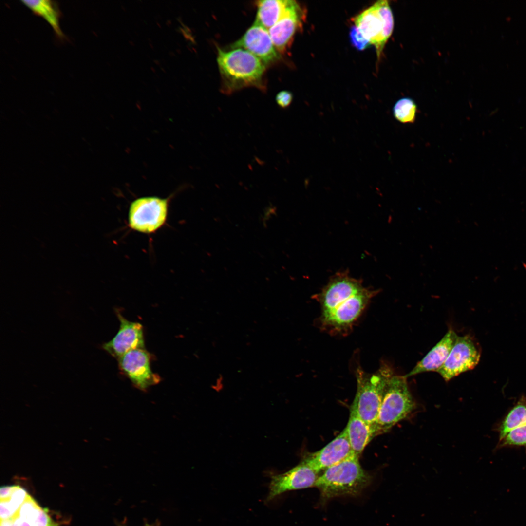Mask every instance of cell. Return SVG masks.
I'll return each instance as SVG.
<instances>
[{
  "instance_id": "603a6c76",
  "label": "cell",
  "mask_w": 526,
  "mask_h": 526,
  "mask_svg": "<svg viewBox=\"0 0 526 526\" xmlns=\"http://www.w3.org/2000/svg\"><path fill=\"white\" fill-rule=\"evenodd\" d=\"M417 105L410 97H403L394 104L393 112L394 118L402 123H412L416 119Z\"/></svg>"
},
{
  "instance_id": "30bf717a",
  "label": "cell",
  "mask_w": 526,
  "mask_h": 526,
  "mask_svg": "<svg viewBox=\"0 0 526 526\" xmlns=\"http://www.w3.org/2000/svg\"><path fill=\"white\" fill-rule=\"evenodd\" d=\"M150 355L144 349L131 350L118 359L120 370L137 388L145 390L158 383L159 376L150 367Z\"/></svg>"
},
{
  "instance_id": "d6986e66",
  "label": "cell",
  "mask_w": 526,
  "mask_h": 526,
  "mask_svg": "<svg viewBox=\"0 0 526 526\" xmlns=\"http://www.w3.org/2000/svg\"><path fill=\"white\" fill-rule=\"evenodd\" d=\"M21 1L35 15L43 18L52 28L56 35L63 38L64 35L59 25L60 12L55 2L48 0Z\"/></svg>"
},
{
  "instance_id": "9a60e30c",
  "label": "cell",
  "mask_w": 526,
  "mask_h": 526,
  "mask_svg": "<svg viewBox=\"0 0 526 526\" xmlns=\"http://www.w3.org/2000/svg\"><path fill=\"white\" fill-rule=\"evenodd\" d=\"M301 11L294 0L291 2L280 19L268 30L276 49L283 52L301 23Z\"/></svg>"
},
{
  "instance_id": "7402d4cb",
  "label": "cell",
  "mask_w": 526,
  "mask_h": 526,
  "mask_svg": "<svg viewBox=\"0 0 526 526\" xmlns=\"http://www.w3.org/2000/svg\"><path fill=\"white\" fill-rule=\"evenodd\" d=\"M526 423V397H522L504 418L499 428V440L512 429Z\"/></svg>"
},
{
  "instance_id": "cb8c5ba5",
  "label": "cell",
  "mask_w": 526,
  "mask_h": 526,
  "mask_svg": "<svg viewBox=\"0 0 526 526\" xmlns=\"http://www.w3.org/2000/svg\"><path fill=\"white\" fill-rule=\"evenodd\" d=\"M500 441L502 447L526 446V423L509 431Z\"/></svg>"
},
{
  "instance_id": "ac0fdd59",
  "label": "cell",
  "mask_w": 526,
  "mask_h": 526,
  "mask_svg": "<svg viewBox=\"0 0 526 526\" xmlns=\"http://www.w3.org/2000/svg\"><path fill=\"white\" fill-rule=\"evenodd\" d=\"M290 2V0L258 1L255 22L268 30L282 17Z\"/></svg>"
},
{
  "instance_id": "5b68a950",
  "label": "cell",
  "mask_w": 526,
  "mask_h": 526,
  "mask_svg": "<svg viewBox=\"0 0 526 526\" xmlns=\"http://www.w3.org/2000/svg\"><path fill=\"white\" fill-rule=\"evenodd\" d=\"M355 26L375 46L378 58L394 26L392 11L386 0L376 1L354 18Z\"/></svg>"
},
{
  "instance_id": "52a82bcc",
  "label": "cell",
  "mask_w": 526,
  "mask_h": 526,
  "mask_svg": "<svg viewBox=\"0 0 526 526\" xmlns=\"http://www.w3.org/2000/svg\"><path fill=\"white\" fill-rule=\"evenodd\" d=\"M377 293V291L364 288L332 310L322 314L323 325L332 331L338 332L350 327Z\"/></svg>"
},
{
  "instance_id": "44dd1931",
  "label": "cell",
  "mask_w": 526,
  "mask_h": 526,
  "mask_svg": "<svg viewBox=\"0 0 526 526\" xmlns=\"http://www.w3.org/2000/svg\"><path fill=\"white\" fill-rule=\"evenodd\" d=\"M29 495L21 487L11 486L9 493L4 497L0 498V520L9 519L15 516Z\"/></svg>"
},
{
  "instance_id": "8fae6325",
  "label": "cell",
  "mask_w": 526,
  "mask_h": 526,
  "mask_svg": "<svg viewBox=\"0 0 526 526\" xmlns=\"http://www.w3.org/2000/svg\"><path fill=\"white\" fill-rule=\"evenodd\" d=\"M319 473L303 460L288 471L272 475L266 500L269 501L287 491L315 487Z\"/></svg>"
},
{
  "instance_id": "9c48e42d",
  "label": "cell",
  "mask_w": 526,
  "mask_h": 526,
  "mask_svg": "<svg viewBox=\"0 0 526 526\" xmlns=\"http://www.w3.org/2000/svg\"><path fill=\"white\" fill-rule=\"evenodd\" d=\"M364 288L362 281L350 276L347 271L339 272L330 278L327 284L315 297L321 305L322 314H324Z\"/></svg>"
},
{
  "instance_id": "2e32d148",
  "label": "cell",
  "mask_w": 526,
  "mask_h": 526,
  "mask_svg": "<svg viewBox=\"0 0 526 526\" xmlns=\"http://www.w3.org/2000/svg\"><path fill=\"white\" fill-rule=\"evenodd\" d=\"M450 329L443 338L419 361L407 374L406 378L421 373L437 371L444 363L457 337Z\"/></svg>"
},
{
  "instance_id": "6da1fadb",
  "label": "cell",
  "mask_w": 526,
  "mask_h": 526,
  "mask_svg": "<svg viewBox=\"0 0 526 526\" xmlns=\"http://www.w3.org/2000/svg\"><path fill=\"white\" fill-rule=\"evenodd\" d=\"M355 454L326 469L319 475L315 487L319 489L321 500L334 497L356 496L371 483V477L361 466Z\"/></svg>"
},
{
  "instance_id": "7a4b0ae2",
  "label": "cell",
  "mask_w": 526,
  "mask_h": 526,
  "mask_svg": "<svg viewBox=\"0 0 526 526\" xmlns=\"http://www.w3.org/2000/svg\"><path fill=\"white\" fill-rule=\"evenodd\" d=\"M217 63L226 86L235 89L257 85L261 82L264 64L257 57L242 48L218 51Z\"/></svg>"
},
{
  "instance_id": "5bb4252c",
  "label": "cell",
  "mask_w": 526,
  "mask_h": 526,
  "mask_svg": "<svg viewBox=\"0 0 526 526\" xmlns=\"http://www.w3.org/2000/svg\"><path fill=\"white\" fill-rule=\"evenodd\" d=\"M354 454L345 428L323 448L311 453L303 461L319 473Z\"/></svg>"
},
{
  "instance_id": "e0dca14e",
  "label": "cell",
  "mask_w": 526,
  "mask_h": 526,
  "mask_svg": "<svg viewBox=\"0 0 526 526\" xmlns=\"http://www.w3.org/2000/svg\"><path fill=\"white\" fill-rule=\"evenodd\" d=\"M345 429L352 450L359 457L372 439L377 435L376 428L365 422L359 415L354 402L350 408L349 418Z\"/></svg>"
},
{
  "instance_id": "4fadbf2b",
  "label": "cell",
  "mask_w": 526,
  "mask_h": 526,
  "mask_svg": "<svg viewBox=\"0 0 526 526\" xmlns=\"http://www.w3.org/2000/svg\"><path fill=\"white\" fill-rule=\"evenodd\" d=\"M231 48L245 50L264 64L272 63L279 58L268 30L255 22L232 45Z\"/></svg>"
},
{
  "instance_id": "277c9868",
  "label": "cell",
  "mask_w": 526,
  "mask_h": 526,
  "mask_svg": "<svg viewBox=\"0 0 526 526\" xmlns=\"http://www.w3.org/2000/svg\"><path fill=\"white\" fill-rule=\"evenodd\" d=\"M357 391L353 402L360 417L368 424H376L385 388L394 375L392 368L387 364L382 365L373 374L357 368L356 373Z\"/></svg>"
},
{
  "instance_id": "3957f363",
  "label": "cell",
  "mask_w": 526,
  "mask_h": 526,
  "mask_svg": "<svg viewBox=\"0 0 526 526\" xmlns=\"http://www.w3.org/2000/svg\"><path fill=\"white\" fill-rule=\"evenodd\" d=\"M415 408L407 378L404 376H392L386 385L376 424L377 435L388 431Z\"/></svg>"
},
{
  "instance_id": "8992f818",
  "label": "cell",
  "mask_w": 526,
  "mask_h": 526,
  "mask_svg": "<svg viewBox=\"0 0 526 526\" xmlns=\"http://www.w3.org/2000/svg\"><path fill=\"white\" fill-rule=\"evenodd\" d=\"M169 200L168 198L156 196L143 197L134 200L129 207V226L143 233L155 232L166 221Z\"/></svg>"
},
{
  "instance_id": "484cf974",
  "label": "cell",
  "mask_w": 526,
  "mask_h": 526,
  "mask_svg": "<svg viewBox=\"0 0 526 526\" xmlns=\"http://www.w3.org/2000/svg\"><path fill=\"white\" fill-rule=\"evenodd\" d=\"M293 95L287 91H282L277 94L276 100L277 104L282 108H287L291 103Z\"/></svg>"
},
{
  "instance_id": "ba28073f",
  "label": "cell",
  "mask_w": 526,
  "mask_h": 526,
  "mask_svg": "<svg viewBox=\"0 0 526 526\" xmlns=\"http://www.w3.org/2000/svg\"><path fill=\"white\" fill-rule=\"evenodd\" d=\"M480 352L469 335L457 336L443 365L436 371L446 381L473 369L478 363Z\"/></svg>"
},
{
  "instance_id": "ffe728a7",
  "label": "cell",
  "mask_w": 526,
  "mask_h": 526,
  "mask_svg": "<svg viewBox=\"0 0 526 526\" xmlns=\"http://www.w3.org/2000/svg\"><path fill=\"white\" fill-rule=\"evenodd\" d=\"M15 516L31 526H57L47 511L29 495Z\"/></svg>"
},
{
  "instance_id": "7c38bea8",
  "label": "cell",
  "mask_w": 526,
  "mask_h": 526,
  "mask_svg": "<svg viewBox=\"0 0 526 526\" xmlns=\"http://www.w3.org/2000/svg\"><path fill=\"white\" fill-rule=\"evenodd\" d=\"M120 327L115 336L102 347L117 359L127 352L136 349H144L143 327L139 322L129 321L117 310Z\"/></svg>"
},
{
  "instance_id": "d4e9b609",
  "label": "cell",
  "mask_w": 526,
  "mask_h": 526,
  "mask_svg": "<svg viewBox=\"0 0 526 526\" xmlns=\"http://www.w3.org/2000/svg\"><path fill=\"white\" fill-rule=\"evenodd\" d=\"M351 43L358 50L366 49L371 44L356 26H352L349 33Z\"/></svg>"
}]
</instances>
